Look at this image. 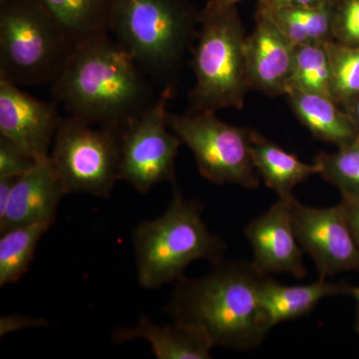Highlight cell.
Returning <instances> with one entry per match:
<instances>
[{"mask_svg":"<svg viewBox=\"0 0 359 359\" xmlns=\"http://www.w3.org/2000/svg\"><path fill=\"white\" fill-rule=\"evenodd\" d=\"M147 75L109 32L79 42L50 84L54 102L80 121L121 132L156 99Z\"/></svg>","mask_w":359,"mask_h":359,"instance_id":"cell-1","label":"cell"},{"mask_svg":"<svg viewBox=\"0 0 359 359\" xmlns=\"http://www.w3.org/2000/svg\"><path fill=\"white\" fill-rule=\"evenodd\" d=\"M264 276L252 262L221 259L203 278L179 280L167 311L202 330L214 346L249 351L268 334L259 308Z\"/></svg>","mask_w":359,"mask_h":359,"instance_id":"cell-2","label":"cell"},{"mask_svg":"<svg viewBox=\"0 0 359 359\" xmlns=\"http://www.w3.org/2000/svg\"><path fill=\"white\" fill-rule=\"evenodd\" d=\"M174 188L166 212L141 222L132 233L138 280L145 289L176 283L189 264L199 259L218 262L226 249L224 241L203 219V205L187 200L176 184Z\"/></svg>","mask_w":359,"mask_h":359,"instance_id":"cell-3","label":"cell"},{"mask_svg":"<svg viewBox=\"0 0 359 359\" xmlns=\"http://www.w3.org/2000/svg\"><path fill=\"white\" fill-rule=\"evenodd\" d=\"M199 13L188 0H112L108 32L146 75L164 81L195 39Z\"/></svg>","mask_w":359,"mask_h":359,"instance_id":"cell-4","label":"cell"},{"mask_svg":"<svg viewBox=\"0 0 359 359\" xmlns=\"http://www.w3.org/2000/svg\"><path fill=\"white\" fill-rule=\"evenodd\" d=\"M245 29L237 6L208 2L199 13L197 44L193 51L196 84L191 112L242 109L250 87L245 65Z\"/></svg>","mask_w":359,"mask_h":359,"instance_id":"cell-5","label":"cell"},{"mask_svg":"<svg viewBox=\"0 0 359 359\" xmlns=\"http://www.w3.org/2000/svg\"><path fill=\"white\" fill-rule=\"evenodd\" d=\"M75 44L39 0H0V77L51 84Z\"/></svg>","mask_w":359,"mask_h":359,"instance_id":"cell-6","label":"cell"},{"mask_svg":"<svg viewBox=\"0 0 359 359\" xmlns=\"http://www.w3.org/2000/svg\"><path fill=\"white\" fill-rule=\"evenodd\" d=\"M169 128L190 149L201 175L218 185L237 184L248 189L259 185L250 144L254 130L219 120L215 112H168Z\"/></svg>","mask_w":359,"mask_h":359,"instance_id":"cell-7","label":"cell"},{"mask_svg":"<svg viewBox=\"0 0 359 359\" xmlns=\"http://www.w3.org/2000/svg\"><path fill=\"white\" fill-rule=\"evenodd\" d=\"M120 133L68 115L54 138L50 160L66 194L109 198L119 180Z\"/></svg>","mask_w":359,"mask_h":359,"instance_id":"cell-8","label":"cell"},{"mask_svg":"<svg viewBox=\"0 0 359 359\" xmlns=\"http://www.w3.org/2000/svg\"><path fill=\"white\" fill-rule=\"evenodd\" d=\"M172 92V85L165 87L154 103L120 132L119 180L139 193L175 180V161L183 143L168 126Z\"/></svg>","mask_w":359,"mask_h":359,"instance_id":"cell-9","label":"cell"},{"mask_svg":"<svg viewBox=\"0 0 359 359\" xmlns=\"http://www.w3.org/2000/svg\"><path fill=\"white\" fill-rule=\"evenodd\" d=\"M292 226L302 249L313 259L320 278L359 271V247L340 204L318 209L290 199Z\"/></svg>","mask_w":359,"mask_h":359,"instance_id":"cell-10","label":"cell"},{"mask_svg":"<svg viewBox=\"0 0 359 359\" xmlns=\"http://www.w3.org/2000/svg\"><path fill=\"white\" fill-rule=\"evenodd\" d=\"M61 117L57 103L39 100L0 77V136L37 162L49 159Z\"/></svg>","mask_w":359,"mask_h":359,"instance_id":"cell-11","label":"cell"},{"mask_svg":"<svg viewBox=\"0 0 359 359\" xmlns=\"http://www.w3.org/2000/svg\"><path fill=\"white\" fill-rule=\"evenodd\" d=\"M292 197L280 198L245 228V238L254 250L252 266L261 275L287 273L299 280L306 276L302 261L304 250L295 236L290 217Z\"/></svg>","mask_w":359,"mask_h":359,"instance_id":"cell-12","label":"cell"},{"mask_svg":"<svg viewBox=\"0 0 359 359\" xmlns=\"http://www.w3.org/2000/svg\"><path fill=\"white\" fill-rule=\"evenodd\" d=\"M295 45L257 7L256 27L245 40V65L250 89L285 95L289 86Z\"/></svg>","mask_w":359,"mask_h":359,"instance_id":"cell-13","label":"cell"},{"mask_svg":"<svg viewBox=\"0 0 359 359\" xmlns=\"http://www.w3.org/2000/svg\"><path fill=\"white\" fill-rule=\"evenodd\" d=\"M65 195L62 180L50 157L39 163L16 179L6 211L0 217V233L27 224H53Z\"/></svg>","mask_w":359,"mask_h":359,"instance_id":"cell-14","label":"cell"},{"mask_svg":"<svg viewBox=\"0 0 359 359\" xmlns=\"http://www.w3.org/2000/svg\"><path fill=\"white\" fill-rule=\"evenodd\" d=\"M346 283L327 282L325 278L306 285H283L266 276L259 290L262 325L266 332L283 321L302 318L313 311L325 297L351 294Z\"/></svg>","mask_w":359,"mask_h":359,"instance_id":"cell-15","label":"cell"},{"mask_svg":"<svg viewBox=\"0 0 359 359\" xmlns=\"http://www.w3.org/2000/svg\"><path fill=\"white\" fill-rule=\"evenodd\" d=\"M142 339L147 341L159 359H207L214 346L199 328L182 321L159 325L142 316L134 327L117 328L113 340L117 344Z\"/></svg>","mask_w":359,"mask_h":359,"instance_id":"cell-16","label":"cell"},{"mask_svg":"<svg viewBox=\"0 0 359 359\" xmlns=\"http://www.w3.org/2000/svg\"><path fill=\"white\" fill-rule=\"evenodd\" d=\"M285 95L297 119L318 140L337 147L358 139L353 118L330 97L289 87Z\"/></svg>","mask_w":359,"mask_h":359,"instance_id":"cell-17","label":"cell"},{"mask_svg":"<svg viewBox=\"0 0 359 359\" xmlns=\"http://www.w3.org/2000/svg\"><path fill=\"white\" fill-rule=\"evenodd\" d=\"M250 154L259 178L280 198L292 197L295 187L320 173L316 163L302 162L256 131H252Z\"/></svg>","mask_w":359,"mask_h":359,"instance_id":"cell-18","label":"cell"},{"mask_svg":"<svg viewBox=\"0 0 359 359\" xmlns=\"http://www.w3.org/2000/svg\"><path fill=\"white\" fill-rule=\"evenodd\" d=\"M73 43L108 32L112 0H39Z\"/></svg>","mask_w":359,"mask_h":359,"instance_id":"cell-19","label":"cell"},{"mask_svg":"<svg viewBox=\"0 0 359 359\" xmlns=\"http://www.w3.org/2000/svg\"><path fill=\"white\" fill-rule=\"evenodd\" d=\"M283 34L294 45L318 43L334 40L332 21L335 6L264 8Z\"/></svg>","mask_w":359,"mask_h":359,"instance_id":"cell-20","label":"cell"},{"mask_svg":"<svg viewBox=\"0 0 359 359\" xmlns=\"http://www.w3.org/2000/svg\"><path fill=\"white\" fill-rule=\"evenodd\" d=\"M52 226L36 223L2 231L0 237V287L20 280L27 273L39 241Z\"/></svg>","mask_w":359,"mask_h":359,"instance_id":"cell-21","label":"cell"},{"mask_svg":"<svg viewBox=\"0 0 359 359\" xmlns=\"http://www.w3.org/2000/svg\"><path fill=\"white\" fill-rule=\"evenodd\" d=\"M327 42L295 45L289 87L332 96V66Z\"/></svg>","mask_w":359,"mask_h":359,"instance_id":"cell-22","label":"cell"},{"mask_svg":"<svg viewBox=\"0 0 359 359\" xmlns=\"http://www.w3.org/2000/svg\"><path fill=\"white\" fill-rule=\"evenodd\" d=\"M314 163L323 179L337 187L342 198L359 199V137L334 153L323 152Z\"/></svg>","mask_w":359,"mask_h":359,"instance_id":"cell-23","label":"cell"},{"mask_svg":"<svg viewBox=\"0 0 359 359\" xmlns=\"http://www.w3.org/2000/svg\"><path fill=\"white\" fill-rule=\"evenodd\" d=\"M332 66V99L346 107L359 96V45L346 46L337 42H327Z\"/></svg>","mask_w":359,"mask_h":359,"instance_id":"cell-24","label":"cell"},{"mask_svg":"<svg viewBox=\"0 0 359 359\" xmlns=\"http://www.w3.org/2000/svg\"><path fill=\"white\" fill-rule=\"evenodd\" d=\"M334 41L346 46L359 45V0H339L332 21Z\"/></svg>","mask_w":359,"mask_h":359,"instance_id":"cell-25","label":"cell"},{"mask_svg":"<svg viewBox=\"0 0 359 359\" xmlns=\"http://www.w3.org/2000/svg\"><path fill=\"white\" fill-rule=\"evenodd\" d=\"M39 164L22 149L0 136V178L22 176Z\"/></svg>","mask_w":359,"mask_h":359,"instance_id":"cell-26","label":"cell"},{"mask_svg":"<svg viewBox=\"0 0 359 359\" xmlns=\"http://www.w3.org/2000/svg\"><path fill=\"white\" fill-rule=\"evenodd\" d=\"M339 0H263L259 2V6L264 8H283V7H320L337 6Z\"/></svg>","mask_w":359,"mask_h":359,"instance_id":"cell-27","label":"cell"},{"mask_svg":"<svg viewBox=\"0 0 359 359\" xmlns=\"http://www.w3.org/2000/svg\"><path fill=\"white\" fill-rule=\"evenodd\" d=\"M342 211L351 233H353L354 240L359 247V199H353V198H342L341 202Z\"/></svg>","mask_w":359,"mask_h":359,"instance_id":"cell-28","label":"cell"},{"mask_svg":"<svg viewBox=\"0 0 359 359\" xmlns=\"http://www.w3.org/2000/svg\"><path fill=\"white\" fill-rule=\"evenodd\" d=\"M18 177H4L0 178V217L6 211L11 193Z\"/></svg>","mask_w":359,"mask_h":359,"instance_id":"cell-29","label":"cell"},{"mask_svg":"<svg viewBox=\"0 0 359 359\" xmlns=\"http://www.w3.org/2000/svg\"><path fill=\"white\" fill-rule=\"evenodd\" d=\"M344 110L351 115L353 118L354 124H355L356 129H358L359 135V96L358 98L354 99L351 103L347 104Z\"/></svg>","mask_w":359,"mask_h":359,"instance_id":"cell-30","label":"cell"},{"mask_svg":"<svg viewBox=\"0 0 359 359\" xmlns=\"http://www.w3.org/2000/svg\"><path fill=\"white\" fill-rule=\"evenodd\" d=\"M351 294L353 295L356 302L355 325H354V328H355L356 334H359V287H353Z\"/></svg>","mask_w":359,"mask_h":359,"instance_id":"cell-31","label":"cell"},{"mask_svg":"<svg viewBox=\"0 0 359 359\" xmlns=\"http://www.w3.org/2000/svg\"><path fill=\"white\" fill-rule=\"evenodd\" d=\"M240 1H243V0H210L209 2L212 6L224 8V7L237 6L238 2ZM257 1L262 2L263 0H257Z\"/></svg>","mask_w":359,"mask_h":359,"instance_id":"cell-32","label":"cell"}]
</instances>
